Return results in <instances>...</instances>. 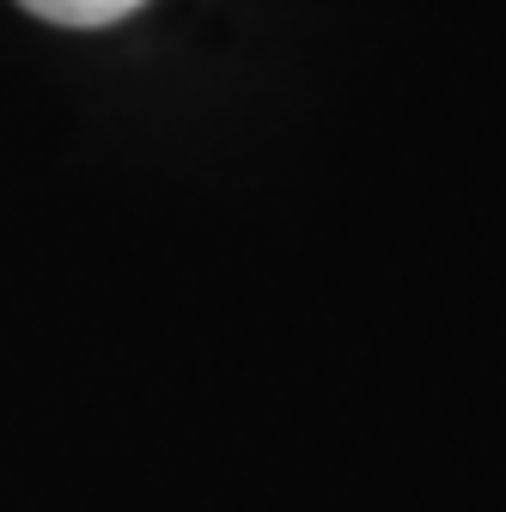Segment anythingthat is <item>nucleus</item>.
I'll return each instance as SVG.
<instances>
[{
    "label": "nucleus",
    "mask_w": 506,
    "mask_h": 512,
    "mask_svg": "<svg viewBox=\"0 0 506 512\" xmlns=\"http://www.w3.org/2000/svg\"><path fill=\"white\" fill-rule=\"evenodd\" d=\"M25 13L49 19V25H74V31H98V25H116L129 19L135 7H147V0H19Z\"/></svg>",
    "instance_id": "f257e3e1"
}]
</instances>
